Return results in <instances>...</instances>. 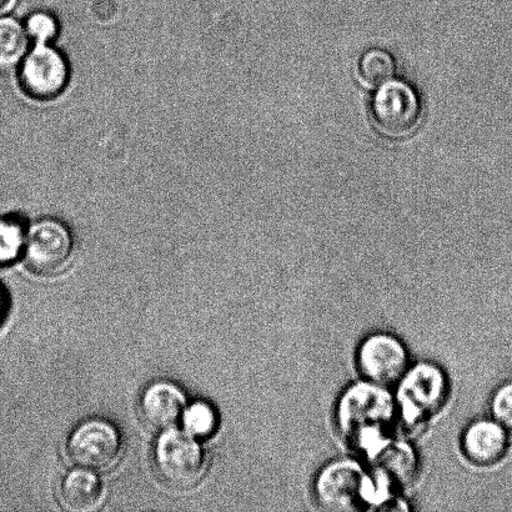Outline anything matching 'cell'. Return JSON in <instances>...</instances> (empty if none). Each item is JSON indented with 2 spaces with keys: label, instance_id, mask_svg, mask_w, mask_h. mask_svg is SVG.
I'll list each match as a JSON object with an SVG mask.
<instances>
[{
  "label": "cell",
  "instance_id": "1",
  "mask_svg": "<svg viewBox=\"0 0 512 512\" xmlns=\"http://www.w3.org/2000/svg\"><path fill=\"white\" fill-rule=\"evenodd\" d=\"M398 408L384 386L359 383L350 386L339 401L336 420L341 436L350 448L375 454L390 441Z\"/></svg>",
  "mask_w": 512,
  "mask_h": 512
},
{
  "label": "cell",
  "instance_id": "2",
  "mask_svg": "<svg viewBox=\"0 0 512 512\" xmlns=\"http://www.w3.org/2000/svg\"><path fill=\"white\" fill-rule=\"evenodd\" d=\"M153 458L159 478L174 489L193 488L207 470V455L197 438L175 428L162 431Z\"/></svg>",
  "mask_w": 512,
  "mask_h": 512
},
{
  "label": "cell",
  "instance_id": "3",
  "mask_svg": "<svg viewBox=\"0 0 512 512\" xmlns=\"http://www.w3.org/2000/svg\"><path fill=\"white\" fill-rule=\"evenodd\" d=\"M396 408L408 430L419 428L444 405L448 396V380L433 364H420L406 371L400 380Z\"/></svg>",
  "mask_w": 512,
  "mask_h": 512
},
{
  "label": "cell",
  "instance_id": "4",
  "mask_svg": "<svg viewBox=\"0 0 512 512\" xmlns=\"http://www.w3.org/2000/svg\"><path fill=\"white\" fill-rule=\"evenodd\" d=\"M315 494L325 510L360 511L374 503L375 485L355 461H336L319 474Z\"/></svg>",
  "mask_w": 512,
  "mask_h": 512
},
{
  "label": "cell",
  "instance_id": "5",
  "mask_svg": "<svg viewBox=\"0 0 512 512\" xmlns=\"http://www.w3.org/2000/svg\"><path fill=\"white\" fill-rule=\"evenodd\" d=\"M19 84L29 98L50 102L68 88L67 57L49 43L33 42L18 68Z\"/></svg>",
  "mask_w": 512,
  "mask_h": 512
},
{
  "label": "cell",
  "instance_id": "6",
  "mask_svg": "<svg viewBox=\"0 0 512 512\" xmlns=\"http://www.w3.org/2000/svg\"><path fill=\"white\" fill-rule=\"evenodd\" d=\"M370 108L375 128L388 138L408 137L420 123L419 94L404 80L391 79L379 85Z\"/></svg>",
  "mask_w": 512,
  "mask_h": 512
},
{
  "label": "cell",
  "instance_id": "7",
  "mask_svg": "<svg viewBox=\"0 0 512 512\" xmlns=\"http://www.w3.org/2000/svg\"><path fill=\"white\" fill-rule=\"evenodd\" d=\"M73 249V233L68 225L59 219L43 218L27 229L23 256L35 274L55 275L67 266Z\"/></svg>",
  "mask_w": 512,
  "mask_h": 512
},
{
  "label": "cell",
  "instance_id": "8",
  "mask_svg": "<svg viewBox=\"0 0 512 512\" xmlns=\"http://www.w3.org/2000/svg\"><path fill=\"white\" fill-rule=\"evenodd\" d=\"M122 435L110 421L92 418L75 426L68 439L70 458L80 468L104 470L117 463L122 453Z\"/></svg>",
  "mask_w": 512,
  "mask_h": 512
},
{
  "label": "cell",
  "instance_id": "9",
  "mask_svg": "<svg viewBox=\"0 0 512 512\" xmlns=\"http://www.w3.org/2000/svg\"><path fill=\"white\" fill-rule=\"evenodd\" d=\"M358 363L361 374L369 383L385 388L403 379L409 368V355L394 336L375 334L361 344Z\"/></svg>",
  "mask_w": 512,
  "mask_h": 512
},
{
  "label": "cell",
  "instance_id": "10",
  "mask_svg": "<svg viewBox=\"0 0 512 512\" xmlns=\"http://www.w3.org/2000/svg\"><path fill=\"white\" fill-rule=\"evenodd\" d=\"M375 480V501L389 499L391 494L414 483L419 471L418 456L410 445L388 441L370 456Z\"/></svg>",
  "mask_w": 512,
  "mask_h": 512
},
{
  "label": "cell",
  "instance_id": "11",
  "mask_svg": "<svg viewBox=\"0 0 512 512\" xmlns=\"http://www.w3.org/2000/svg\"><path fill=\"white\" fill-rule=\"evenodd\" d=\"M187 404L184 391L172 381H155L140 398V415L150 429L162 431L175 428L182 420Z\"/></svg>",
  "mask_w": 512,
  "mask_h": 512
},
{
  "label": "cell",
  "instance_id": "12",
  "mask_svg": "<svg viewBox=\"0 0 512 512\" xmlns=\"http://www.w3.org/2000/svg\"><path fill=\"white\" fill-rule=\"evenodd\" d=\"M508 433L499 423L480 420L466 429L463 449L474 464L490 466L499 463L508 450Z\"/></svg>",
  "mask_w": 512,
  "mask_h": 512
},
{
  "label": "cell",
  "instance_id": "13",
  "mask_svg": "<svg viewBox=\"0 0 512 512\" xmlns=\"http://www.w3.org/2000/svg\"><path fill=\"white\" fill-rule=\"evenodd\" d=\"M60 498L65 508L70 511L97 510L104 499V485L92 470L79 466L64 476L60 486Z\"/></svg>",
  "mask_w": 512,
  "mask_h": 512
},
{
  "label": "cell",
  "instance_id": "14",
  "mask_svg": "<svg viewBox=\"0 0 512 512\" xmlns=\"http://www.w3.org/2000/svg\"><path fill=\"white\" fill-rule=\"evenodd\" d=\"M30 40L24 23L10 17H0V74L13 73L28 53Z\"/></svg>",
  "mask_w": 512,
  "mask_h": 512
},
{
  "label": "cell",
  "instance_id": "15",
  "mask_svg": "<svg viewBox=\"0 0 512 512\" xmlns=\"http://www.w3.org/2000/svg\"><path fill=\"white\" fill-rule=\"evenodd\" d=\"M359 70L364 82L376 87L394 79L396 60L388 50L369 49L360 59Z\"/></svg>",
  "mask_w": 512,
  "mask_h": 512
},
{
  "label": "cell",
  "instance_id": "16",
  "mask_svg": "<svg viewBox=\"0 0 512 512\" xmlns=\"http://www.w3.org/2000/svg\"><path fill=\"white\" fill-rule=\"evenodd\" d=\"M27 229L18 217L0 218V265L13 263L23 255Z\"/></svg>",
  "mask_w": 512,
  "mask_h": 512
},
{
  "label": "cell",
  "instance_id": "17",
  "mask_svg": "<svg viewBox=\"0 0 512 512\" xmlns=\"http://www.w3.org/2000/svg\"><path fill=\"white\" fill-rule=\"evenodd\" d=\"M184 431L194 438H208L218 426L217 411L205 401H195L192 405L185 406L182 415Z\"/></svg>",
  "mask_w": 512,
  "mask_h": 512
},
{
  "label": "cell",
  "instance_id": "18",
  "mask_svg": "<svg viewBox=\"0 0 512 512\" xmlns=\"http://www.w3.org/2000/svg\"><path fill=\"white\" fill-rule=\"evenodd\" d=\"M25 30L33 42H53L59 33V23L53 14L48 12H34L24 22Z\"/></svg>",
  "mask_w": 512,
  "mask_h": 512
},
{
  "label": "cell",
  "instance_id": "19",
  "mask_svg": "<svg viewBox=\"0 0 512 512\" xmlns=\"http://www.w3.org/2000/svg\"><path fill=\"white\" fill-rule=\"evenodd\" d=\"M496 423L512 438V383L505 384L496 391L491 403Z\"/></svg>",
  "mask_w": 512,
  "mask_h": 512
},
{
  "label": "cell",
  "instance_id": "20",
  "mask_svg": "<svg viewBox=\"0 0 512 512\" xmlns=\"http://www.w3.org/2000/svg\"><path fill=\"white\" fill-rule=\"evenodd\" d=\"M13 0H0V15L7 12V10L10 8V5H12Z\"/></svg>",
  "mask_w": 512,
  "mask_h": 512
},
{
  "label": "cell",
  "instance_id": "21",
  "mask_svg": "<svg viewBox=\"0 0 512 512\" xmlns=\"http://www.w3.org/2000/svg\"><path fill=\"white\" fill-rule=\"evenodd\" d=\"M5 311V295L2 290H0V318H2Z\"/></svg>",
  "mask_w": 512,
  "mask_h": 512
}]
</instances>
